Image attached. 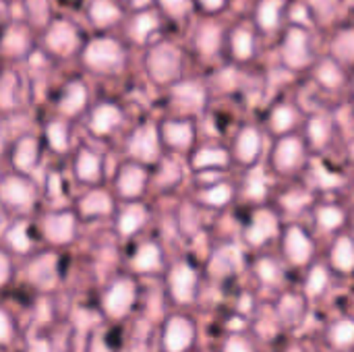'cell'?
<instances>
[{
  "label": "cell",
  "instance_id": "9c48e42d",
  "mask_svg": "<svg viewBox=\"0 0 354 352\" xmlns=\"http://www.w3.org/2000/svg\"><path fill=\"white\" fill-rule=\"evenodd\" d=\"M332 340L338 346H348L354 342V324L353 322H340L334 332H332Z\"/></svg>",
  "mask_w": 354,
  "mask_h": 352
},
{
  "label": "cell",
  "instance_id": "d6986e66",
  "mask_svg": "<svg viewBox=\"0 0 354 352\" xmlns=\"http://www.w3.org/2000/svg\"><path fill=\"white\" fill-rule=\"evenodd\" d=\"M10 241H12V245L17 247V249H27V239L23 237V232H21V228H19V232L15 230L12 234H10Z\"/></svg>",
  "mask_w": 354,
  "mask_h": 352
},
{
  "label": "cell",
  "instance_id": "ffe728a7",
  "mask_svg": "<svg viewBox=\"0 0 354 352\" xmlns=\"http://www.w3.org/2000/svg\"><path fill=\"white\" fill-rule=\"evenodd\" d=\"M29 352H50V346H48V342L39 340V342H33L31 344V351Z\"/></svg>",
  "mask_w": 354,
  "mask_h": 352
},
{
  "label": "cell",
  "instance_id": "7402d4cb",
  "mask_svg": "<svg viewBox=\"0 0 354 352\" xmlns=\"http://www.w3.org/2000/svg\"><path fill=\"white\" fill-rule=\"evenodd\" d=\"M183 2H185V0H164V4H168V6H172V8H174V6H180Z\"/></svg>",
  "mask_w": 354,
  "mask_h": 352
},
{
  "label": "cell",
  "instance_id": "7c38bea8",
  "mask_svg": "<svg viewBox=\"0 0 354 352\" xmlns=\"http://www.w3.org/2000/svg\"><path fill=\"white\" fill-rule=\"evenodd\" d=\"M141 222H143V212H139V210L135 207V210H131V212L124 214V218H122V222H120V228H122V232H131V230H135Z\"/></svg>",
  "mask_w": 354,
  "mask_h": 352
},
{
  "label": "cell",
  "instance_id": "4fadbf2b",
  "mask_svg": "<svg viewBox=\"0 0 354 352\" xmlns=\"http://www.w3.org/2000/svg\"><path fill=\"white\" fill-rule=\"evenodd\" d=\"M326 282H328L326 272H324V270H315V272L311 274V278H309L307 290H309L311 295H317V293H322V288L326 286Z\"/></svg>",
  "mask_w": 354,
  "mask_h": 352
},
{
  "label": "cell",
  "instance_id": "52a82bcc",
  "mask_svg": "<svg viewBox=\"0 0 354 352\" xmlns=\"http://www.w3.org/2000/svg\"><path fill=\"white\" fill-rule=\"evenodd\" d=\"M334 263L340 270H353L354 268V247L351 241L342 239L334 249Z\"/></svg>",
  "mask_w": 354,
  "mask_h": 352
},
{
  "label": "cell",
  "instance_id": "3957f363",
  "mask_svg": "<svg viewBox=\"0 0 354 352\" xmlns=\"http://www.w3.org/2000/svg\"><path fill=\"white\" fill-rule=\"evenodd\" d=\"M170 284H172V295H174L176 301L189 303L193 299V293H195V274L187 266H180V268L174 270Z\"/></svg>",
  "mask_w": 354,
  "mask_h": 352
},
{
  "label": "cell",
  "instance_id": "8992f818",
  "mask_svg": "<svg viewBox=\"0 0 354 352\" xmlns=\"http://www.w3.org/2000/svg\"><path fill=\"white\" fill-rule=\"evenodd\" d=\"M73 232V220L68 216H58L48 222V237L56 243H64Z\"/></svg>",
  "mask_w": 354,
  "mask_h": 352
},
{
  "label": "cell",
  "instance_id": "9a60e30c",
  "mask_svg": "<svg viewBox=\"0 0 354 352\" xmlns=\"http://www.w3.org/2000/svg\"><path fill=\"white\" fill-rule=\"evenodd\" d=\"M241 149L245 156H253L255 149H257V137L253 133H245L243 141H241Z\"/></svg>",
  "mask_w": 354,
  "mask_h": 352
},
{
  "label": "cell",
  "instance_id": "6da1fadb",
  "mask_svg": "<svg viewBox=\"0 0 354 352\" xmlns=\"http://www.w3.org/2000/svg\"><path fill=\"white\" fill-rule=\"evenodd\" d=\"M193 340V326L187 319L174 317L166 326L164 334V346L168 352H185L191 346Z\"/></svg>",
  "mask_w": 354,
  "mask_h": 352
},
{
  "label": "cell",
  "instance_id": "2e32d148",
  "mask_svg": "<svg viewBox=\"0 0 354 352\" xmlns=\"http://www.w3.org/2000/svg\"><path fill=\"white\" fill-rule=\"evenodd\" d=\"M224 352H251V349H249V344H247L245 340H241V338H232V340H228V344H226Z\"/></svg>",
  "mask_w": 354,
  "mask_h": 352
},
{
  "label": "cell",
  "instance_id": "44dd1931",
  "mask_svg": "<svg viewBox=\"0 0 354 352\" xmlns=\"http://www.w3.org/2000/svg\"><path fill=\"white\" fill-rule=\"evenodd\" d=\"M8 334H10V328H8V317L4 315V317H2V342H8Z\"/></svg>",
  "mask_w": 354,
  "mask_h": 352
},
{
  "label": "cell",
  "instance_id": "7a4b0ae2",
  "mask_svg": "<svg viewBox=\"0 0 354 352\" xmlns=\"http://www.w3.org/2000/svg\"><path fill=\"white\" fill-rule=\"evenodd\" d=\"M133 299H135V288H133L131 282L122 280V282L114 284L112 290L108 293L106 301H104L108 315H112V317L124 315L129 311V307L133 305Z\"/></svg>",
  "mask_w": 354,
  "mask_h": 352
},
{
  "label": "cell",
  "instance_id": "ba28073f",
  "mask_svg": "<svg viewBox=\"0 0 354 352\" xmlns=\"http://www.w3.org/2000/svg\"><path fill=\"white\" fill-rule=\"evenodd\" d=\"M160 266V253L156 247H143L139 251V255L135 257V268L141 270V272H147V270H156Z\"/></svg>",
  "mask_w": 354,
  "mask_h": 352
},
{
  "label": "cell",
  "instance_id": "e0dca14e",
  "mask_svg": "<svg viewBox=\"0 0 354 352\" xmlns=\"http://www.w3.org/2000/svg\"><path fill=\"white\" fill-rule=\"evenodd\" d=\"M259 272H261V278L263 280H268V282H274L276 280V268H274V263H270V261L261 263Z\"/></svg>",
  "mask_w": 354,
  "mask_h": 352
},
{
  "label": "cell",
  "instance_id": "5bb4252c",
  "mask_svg": "<svg viewBox=\"0 0 354 352\" xmlns=\"http://www.w3.org/2000/svg\"><path fill=\"white\" fill-rule=\"evenodd\" d=\"M93 15H95V21L97 23H108V19L106 17H114L116 15V10H114V6H110L108 2H100L97 6H95V10H93Z\"/></svg>",
  "mask_w": 354,
  "mask_h": 352
},
{
  "label": "cell",
  "instance_id": "8fae6325",
  "mask_svg": "<svg viewBox=\"0 0 354 352\" xmlns=\"http://www.w3.org/2000/svg\"><path fill=\"white\" fill-rule=\"evenodd\" d=\"M280 313L284 315L286 322H295L297 315L301 313V301L297 297H286L282 303H280Z\"/></svg>",
  "mask_w": 354,
  "mask_h": 352
},
{
  "label": "cell",
  "instance_id": "277c9868",
  "mask_svg": "<svg viewBox=\"0 0 354 352\" xmlns=\"http://www.w3.org/2000/svg\"><path fill=\"white\" fill-rule=\"evenodd\" d=\"M286 249H288V255L292 257V261H297V263L307 261L311 255V245L301 230H290V234L286 239Z\"/></svg>",
  "mask_w": 354,
  "mask_h": 352
},
{
  "label": "cell",
  "instance_id": "ac0fdd59",
  "mask_svg": "<svg viewBox=\"0 0 354 352\" xmlns=\"http://www.w3.org/2000/svg\"><path fill=\"white\" fill-rule=\"evenodd\" d=\"M322 222H324L328 228H332V226H336V224L340 222V214H338V212H330V210H328V212H324V214H322Z\"/></svg>",
  "mask_w": 354,
  "mask_h": 352
},
{
  "label": "cell",
  "instance_id": "30bf717a",
  "mask_svg": "<svg viewBox=\"0 0 354 352\" xmlns=\"http://www.w3.org/2000/svg\"><path fill=\"white\" fill-rule=\"evenodd\" d=\"M272 232H274V220H272L270 216H259L255 228L249 232V239H251L253 243H261V241L268 239Z\"/></svg>",
  "mask_w": 354,
  "mask_h": 352
},
{
  "label": "cell",
  "instance_id": "603a6c76",
  "mask_svg": "<svg viewBox=\"0 0 354 352\" xmlns=\"http://www.w3.org/2000/svg\"><path fill=\"white\" fill-rule=\"evenodd\" d=\"M205 4H209V6H216V4H220V0H203Z\"/></svg>",
  "mask_w": 354,
  "mask_h": 352
},
{
  "label": "cell",
  "instance_id": "5b68a950",
  "mask_svg": "<svg viewBox=\"0 0 354 352\" xmlns=\"http://www.w3.org/2000/svg\"><path fill=\"white\" fill-rule=\"evenodd\" d=\"M118 56V48L110 41H102V44H95L91 46L89 50V62L97 64V66H106V64H112Z\"/></svg>",
  "mask_w": 354,
  "mask_h": 352
}]
</instances>
